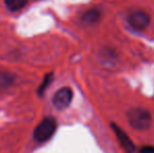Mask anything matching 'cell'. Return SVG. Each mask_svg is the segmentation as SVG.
Masks as SVG:
<instances>
[{"mask_svg":"<svg viewBox=\"0 0 154 153\" xmlns=\"http://www.w3.org/2000/svg\"><path fill=\"white\" fill-rule=\"evenodd\" d=\"M130 125L137 130H146L152 124V116L148 110L144 108H132L127 112Z\"/></svg>","mask_w":154,"mask_h":153,"instance_id":"cell-1","label":"cell"},{"mask_svg":"<svg viewBox=\"0 0 154 153\" xmlns=\"http://www.w3.org/2000/svg\"><path fill=\"white\" fill-rule=\"evenodd\" d=\"M57 129V122L54 118H45L37 125L35 128L32 136L38 143H44L48 141Z\"/></svg>","mask_w":154,"mask_h":153,"instance_id":"cell-2","label":"cell"},{"mask_svg":"<svg viewBox=\"0 0 154 153\" xmlns=\"http://www.w3.org/2000/svg\"><path fill=\"white\" fill-rule=\"evenodd\" d=\"M72 90L69 87H62L54 94L53 104L58 110L66 109L72 101Z\"/></svg>","mask_w":154,"mask_h":153,"instance_id":"cell-3","label":"cell"},{"mask_svg":"<svg viewBox=\"0 0 154 153\" xmlns=\"http://www.w3.org/2000/svg\"><path fill=\"white\" fill-rule=\"evenodd\" d=\"M128 23L135 31H143L150 23V17L144 11H135L129 15Z\"/></svg>","mask_w":154,"mask_h":153,"instance_id":"cell-4","label":"cell"},{"mask_svg":"<svg viewBox=\"0 0 154 153\" xmlns=\"http://www.w3.org/2000/svg\"><path fill=\"white\" fill-rule=\"evenodd\" d=\"M111 127L113 129L114 133H116V137H118V141L120 143V145L122 146V148L125 150L126 153H132L135 150L133 143L130 139V137L127 135V133L123 130L122 128H120L119 126H116V124H111Z\"/></svg>","mask_w":154,"mask_h":153,"instance_id":"cell-5","label":"cell"},{"mask_svg":"<svg viewBox=\"0 0 154 153\" xmlns=\"http://www.w3.org/2000/svg\"><path fill=\"white\" fill-rule=\"evenodd\" d=\"M101 18V13H100L99 10H90L88 12H86L85 14L83 15L82 19H83L84 22L88 23V24H93V23H97V21Z\"/></svg>","mask_w":154,"mask_h":153,"instance_id":"cell-6","label":"cell"},{"mask_svg":"<svg viewBox=\"0 0 154 153\" xmlns=\"http://www.w3.org/2000/svg\"><path fill=\"white\" fill-rule=\"evenodd\" d=\"M29 0H4L6 8L12 12H17L20 11L26 5Z\"/></svg>","mask_w":154,"mask_h":153,"instance_id":"cell-7","label":"cell"},{"mask_svg":"<svg viewBox=\"0 0 154 153\" xmlns=\"http://www.w3.org/2000/svg\"><path fill=\"white\" fill-rule=\"evenodd\" d=\"M13 82H14V77L6 72H0V91L8 89L13 84Z\"/></svg>","mask_w":154,"mask_h":153,"instance_id":"cell-8","label":"cell"},{"mask_svg":"<svg viewBox=\"0 0 154 153\" xmlns=\"http://www.w3.org/2000/svg\"><path fill=\"white\" fill-rule=\"evenodd\" d=\"M51 80H53V74H47L46 76H45L44 80H43V82H42V84H41L40 87H39V89H38V93L40 94V96H42V93L45 91V89H46V88L49 86Z\"/></svg>","mask_w":154,"mask_h":153,"instance_id":"cell-9","label":"cell"},{"mask_svg":"<svg viewBox=\"0 0 154 153\" xmlns=\"http://www.w3.org/2000/svg\"><path fill=\"white\" fill-rule=\"evenodd\" d=\"M140 153H154V147L153 146H145V147H142L140 150Z\"/></svg>","mask_w":154,"mask_h":153,"instance_id":"cell-10","label":"cell"}]
</instances>
